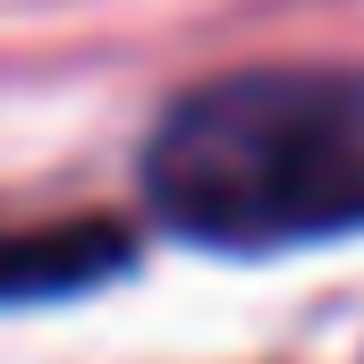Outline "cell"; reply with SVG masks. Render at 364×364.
Instances as JSON below:
<instances>
[{
    "label": "cell",
    "mask_w": 364,
    "mask_h": 364,
    "mask_svg": "<svg viewBox=\"0 0 364 364\" xmlns=\"http://www.w3.org/2000/svg\"><path fill=\"white\" fill-rule=\"evenodd\" d=\"M153 220L212 255H288L364 229V60H255L144 127Z\"/></svg>",
    "instance_id": "obj_1"
},
{
    "label": "cell",
    "mask_w": 364,
    "mask_h": 364,
    "mask_svg": "<svg viewBox=\"0 0 364 364\" xmlns=\"http://www.w3.org/2000/svg\"><path fill=\"white\" fill-rule=\"evenodd\" d=\"M119 263H127V246L102 237V220L0 237V296H60V288H85L93 272H119Z\"/></svg>",
    "instance_id": "obj_2"
}]
</instances>
